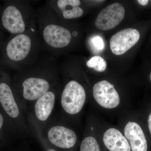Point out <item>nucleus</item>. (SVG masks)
Returning a JSON list of instances; mask_svg holds the SVG:
<instances>
[{"instance_id":"obj_1","label":"nucleus","mask_w":151,"mask_h":151,"mask_svg":"<svg viewBox=\"0 0 151 151\" xmlns=\"http://www.w3.org/2000/svg\"><path fill=\"white\" fill-rule=\"evenodd\" d=\"M39 36L42 45L51 54L57 55L70 44L72 37L78 35L61 24L59 17L48 5L35 12Z\"/></svg>"},{"instance_id":"obj_2","label":"nucleus","mask_w":151,"mask_h":151,"mask_svg":"<svg viewBox=\"0 0 151 151\" xmlns=\"http://www.w3.org/2000/svg\"><path fill=\"white\" fill-rule=\"evenodd\" d=\"M33 63L22 68L20 91L22 101L33 103L57 86L56 69L51 64Z\"/></svg>"},{"instance_id":"obj_3","label":"nucleus","mask_w":151,"mask_h":151,"mask_svg":"<svg viewBox=\"0 0 151 151\" xmlns=\"http://www.w3.org/2000/svg\"><path fill=\"white\" fill-rule=\"evenodd\" d=\"M3 26L14 35L38 33L35 12L27 1H20L7 6L2 14Z\"/></svg>"},{"instance_id":"obj_4","label":"nucleus","mask_w":151,"mask_h":151,"mask_svg":"<svg viewBox=\"0 0 151 151\" xmlns=\"http://www.w3.org/2000/svg\"><path fill=\"white\" fill-rule=\"evenodd\" d=\"M41 45H42L37 33L16 35L7 44L6 55L12 62L23 68L36 61Z\"/></svg>"},{"instance_id":"obj_5","label":"nucleus","mask_w":151,"mask_h":151,"mask_svg":"<svg viewBox=\"0 0 151 151\" xmlns=\"http://www.w3.org/2000/svg\"><path fill=\"white\" fill-rule=\"evenodd\" d=\"M86 97L84 86L77 81L70 80L65 84L61 93V107L67 114H78L84 107Z\"/></svg>"},{"instance_id":"obj_6","label":"nucleus","mask_w":151,"mask_h":151,"mask_svg":"<svg viewBox=\"0 0 151 151\" xmlns=\"http://www.w3.org/2000/svg\"><path fill=\"white\" fill-rule=\"evenodd\" d=\"M125 15V10L123 6L119 3H113L100 12L95 21V26L101 30L113 29L123 20Z\"/></svg>"},{"instance_id":"obj_7","label":"nucleus","mask_w":151,"mask_h":151,"mask_svg":"<svg viewBox=\"0 0 151 151\" xmlns=\"http://www.w3.org/2000/svg\"><path fill=\"white\" fill-rule=\"evenodd\" d=\"M45 137L51 144L61 149L73 147L77 140V135L73 130L57 124L48 127Z\"/></svg>"},{"instance_id":"obj_8","label":"nucleus","mask_w":151,"mask_h":151,"mask_svg":"<svg viewBox=\"0 0 151 151\" xmlns=\"http://www.w3.org/2000/svg\"><path fill=\"white\" fill-rule=\"evenodd\" d=\"M140 37L139 31L134 28L122 30L112 36L110 40L111 51L117 55H122L137 43Z\"/></svg>"},{"instance_id":"obj_9","label":"nucleus","mask_w":151,"mask_h":151,"mask_svg":"<svg viewBox=\"0 0 151 151\" xmlns=\"http://www.w3.org/2000/svg\"><path fill=\"white\" fill-rule=\"evenodd\" d=\"M57 97V86L34 102L32 114L39 124L47 123L54 110Z\"/></svg>"},{"instance_id":"obj_10","label":"nucleus","mask_w":151,"mask_h":151,"mask_svg":"<svg viewBox=\"0 0 151 151\" xmlns=\"http://www.w3.org/2000/svg\"><path fill=\"white\" fill-rule=\"evenodd\" d=\"M93 93L96 102L103 108L113 109L120 104V96L114 85L106 80L99 81L94 84Z\"/></svg>"},{"instance_id":"obj_11","label":"nucleus","mask_w":151,"mask_h":151,"mask_svg":"<svg viewBox=\"0 0 151 151\" xmlns=\"http://www.w3.org/2000/svg\"><path fill=\"white\" fill-rule=\"evenodd\" d=\"M47 3L58 16H62L65 19L78 18L84 14L79 0H55Z\"/></svg>"},{"instance_id":"obj_12","label":"nucleus","mask_w":151,"mask_h":151,"mask_svg":"<svg viewBox=\"0 0 151 151\" xmlns=\"http://www.w3.org/2000/svg\"><path fill=\"white\" fill-rule=\"evenodd\" d=\"M124 132L132 151H147V140L139 124L135 122H128L125 126Z\"/></svg>"},{"instance_id":"obj_13","label":"nucleus","mask_w":151,"mask_h":151,"mask_svg":"<svg viewBox=\"0 0 151 151\" xmlns=\"http://www.w3.org/2000/svg\"><path fill=\"white\" fill-rule=\"evenodd\" d=\"M0 103L8 116L14 119L20 117V110L10 86L4 82L0 83Z\"/></svg>"},{"instance_id":"obj_14","label":"nucleus","mask_w":151,"mask_h":151,"mask_svg":"<svg viewBox=\"0 0 151 151\" xmlns=\"http://www.w3.org/2000/svg\"><path fill=\"white\" fill-rule=\"evenodd\" d=\"M103 140L105 146L110 151H131L127 139L115 128L107 130L103 135Z\"/></svg>"},{"instance_id":"obj_15","label":"nucleus","mask_w":151,"mask_h":151,"mask_svg":"<svg viewBox=\"0 0 151 151\" xmlns=\"http://www.w3.org/2000/svg\"><path fill=\"white\" fill-rule=\"evenodd\" d=\"M86 64L87 67L93 68L100 72L105 71L107 67V62L104 58L99 55L92 57L87 61Z\"/></svg>"},{"instance_id":"obj_16","label":"nucleus","mask_w":151,"mask_h":151,"mask_svg":"<svg viewBox=\"0 0 151 151\" xmlns=\"http://www.w3.org/2000/svg\"><path fill=\"white\" fill-rule=\"evenodd\" d=\"M80 151H100V147L95 138L87 137L82 141Z\"/></svg>"},{"instance_id":"obj_17","label":"nucleus","mask_w":151,"mask_h":151,"mask_svg":"<svg viewBox=\"0 0 151 151\" xmlns=\"http://www.w3.org/2000/svg\"><path fill=\"white\" fill-rule=\"evenodd\" d=\"M90 41L93 48L97 51H101L104 48L105 45L103 39L99 36L93 37Z\"/></svg>"},{"instance_id":"obj_18","label":"nucleus","mask_w":151,"mask_h":151,"mask_svg":"<svg viewBox=\"0 0 151 151\" xmlns=\"http://www.w3.org/2000/svg\"><path fill=\"white\" fill-rule=\"evenodd\" d=\"M138 3L142 6H146L147 4L149 2V1L147 0H138L137 1Z\"/></svg>"},{"instance_id":"obj_19","label":"nucleus","mask_w":151,"mask_h":151,"mask_svg":"<svg viewBox=\"0 0 151 151\" xmlns=\"http://www.w3.org/2000/svg\"><path fill=\"white\" fill-rule=\"evenodd\" d=\"M4 117H3L2 115L0 113V130L2 128L3 125H4Z\"/></svg>"},{"instance_id":"obj_20","label":"nucleus","mask_w":151,"mask_h":151,"mask_svg":"<svg viewBox=\"0 0 151 151\" xmlns=\"http://www.w3.org/2000/svg\"><path fill=\"white\" fill-rule=\"evenodd\" d=\"M148 123L149 130H150V133L151 135V113L149 116L148 120Z\"/></svg>"},{"instance_id":"obj_21","label":"nucleus","mask_w":151,"mask_h":151,"mask_svg":"<svg viewBox=\"0 0 151 151\" xmlns=\"http://www.w3.org/2000/svg\"><path fill=\"white\" fill-rule=\"evenodd\" d=\"M47 151H56L55 150L53 149H49L47 150Z\"/></svg>"},{"instance_id":"obj_22","label":"nucleus","mask_w":151,"mask_h":151,"mask_svg":"<svg viewBox=\"0 0 151 151\" xmlns=\"http://www.w3.org/2000/svg\"><path fill=\"white\" fill-rule=\"evenodd\" d=\"M150 81L151 82V73H150Z\"/></svg>"},{"instance_id":"obj_23","label":"nucleus","mask_w":151,"mask_h":151,"mask_svg":"<svg viewBox=\"0 0 151 151\" xmlns=\"http://www.w3.org/2000/svg\"><path fill=\"white\" fill-rule=\"evenodd\" d=\"M91 129H92V130L93 129V128H91Z\"/></svg>"}]
</instances>
